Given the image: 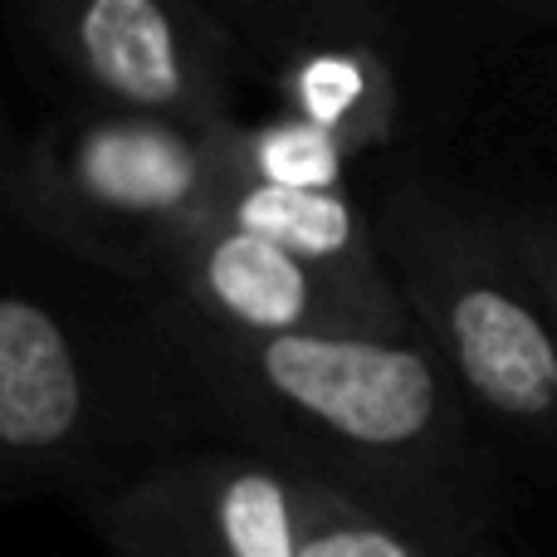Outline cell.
I'll use <instances>...</instances> for the list:
<instances>
[{"label": "cell", "instance_id": "cell-1", "mask_svg": "<svg viewBox=\"0 0 557 557\" xmlns=\"http://www.w3.org/2000/svg\"><path fill=\"white\" fill-rule=\"evenodd\" d=\"M147 308L186 382L250 445L406 513L455 548L450 519L474 470V406L421 333L240 337Z\"/></svg>", "mask_w": 557, "mask_h": 557}, {"label": "cell", "instance_id": "cell-9", "mask_svg": "<svg viewBox=\"0 0 557 557\" xmlns=\"http://www.w3.org/2000/svg\"><path fill=\"white\" fill-rule=\"evenodd\" d=\"M278 113L343 137L357 157L392 147L406 117L401 54L372 39H308L274 59Z\"/></svg>", "mask_w": 557, "mask_h": 557}, {"label": "cell", "instance_id": "cell-12", "mask_svg": "<svg viewBox=\"0 0 557 557\" xmlns=\"http://www.w3.org/2000/svg\"><path fill=\"white\" fill-rule=\"evenodd\" d=\"M298 557H455L450 543L435 539L416 519L337 484L327 504L318 509L308 543Z\"/></svg>", "mask_w": 557, "mask_h": 557}, {"label": "cell", "instance_id": "cell-10", "mask_svg": "<svg viewBox=\"0 0 557 557\" xmlns=\"http://www.w3.org/2000/svg\"><path fill=\"white\" fill-rule=\"evenodd\" d=\"M206 5L235 29V39L240 29H255L250 39H260L274 59L308 39H372L396 54L406 49L396 0H206Z\"/></svg>", "mask_w": 557, "mask_h": 557}, {"label": "cell", "instance_id": "cell-3", "mask_svg": "<svg viewBox=\"0 0 557 557\" xmlns=\"http://www.w3.org/2000/svg\"><path fill=\"white\" fill-rule=\"evenodd\" d=\"M231 123H166L133 113L49 117L5 176V201L35 235L74 260L133 278H152L186 231L215 215L235 182Z\"/></svg>", "mask_w": 557, "mask_h": 557}, {"label": "cell", "instance_id": "cell-7", "mask_svg": "<svg viewBox=\"0 0 557 557\" xmlns=\"http://www.w3.org/2000/svg\"><path fill=\"white\" fill-rule=\"evenodd\" d=\"M143 294L147 304L240 337H406L382 327L362 304L288 250L221 221L186 231L162 255Z\"/></svg>", "mask_w": 557, "mask_h": 557}, {"label": "cell", "instance_id": "cell-11", "mask_svg": "<svg viewBox=\"0 0 557 557\" xmlns=\"http://www.w3.org/2000/svg\"><path fill=\"white\" fill-rule=\"evenodd\" d=\"M231 162L235 176L264 186H294V191H352L357 152L343 137L304 123V117H264V123L231 127Z\"/></svg>", "mask_w": 557, "mask_h": 557}, {"label": "cell", "instance_id": "cell-13", "mask_svg": "<svg viewBox=\"0 0 557 557\" xmlns=\"http://www.w3.org/2000/svg\"><path fill=\"white\" fill-rule=\"evenodd\" d=\"M499 225L509 235L519 264L529 270L533 288H539L543 308H548L557 327V211H539V206H519V211H499Z\"/></svg>", "mask_w": 557, "mask_h": 557}, {"label": "cell", "instance_id": "cell-6", "mask_svg": "<svg viewBox=\"0 0 557 557\" xmlns=\"http://www.w3.org/2000/svg\"><path fill=\"white\" fill-rule=\"evenodd\" d=\"M117 367L98 333L35 288L0 284V470L69 474L117 421Z\"/></svg>", "mask_w": 557, "mask_h": 557}, {"label": "cell", "instance_id": "cell-2", "mask_svg": "<svg viewBox=\"0 0 557 557\" xmlns=\"http://www.w3.org/2000/svg\"><path fill=\"white\" fill-rule=\"evenodd\" d=\"M406 313L450 367L465 401L539 450H557V327L499 211H470L421 176L367 201Z\"/></svg>", "mask_w": 557, "mask_h": 557}, {"label": "cell", "instance_id": "cell-5", "mask_svg": "<svg viewBox=\"0 0 557 557\" xmlns=\"http://www.w3.org/2000/svg\"><path fill=\"white\" fill-rule=\"evenodd\" d=\"M35 39L103 113L231 123L240 39L206 0H20Z\"/></svg>", "mask_w": 557, "mask_h": 557}, {"label": "cell", "instance_id": "cell-14", "mask_svg": "<svg viewBox=\"0 0 557 557\" xmlns=\"http://www.w3.org/2000/svg\"><path fill=\"white\" fill-rule=\"evenodd\" d=\"M504 5L523 10V15H533V20H553L557 25V0H504Z\"/></svg>", "mask_w": 557, "mask_h": 557}, {"label": "cell", "instance_id": "cell-4", "mask_svg": "<svg viewBox=\"0 0 557 557\" xmlns=\"http://www.w3.org/2000/svg\"><path fill=\"white\" fill-rule=\"evenodd\" d=\"M333 490L270 445H215L113 484L98 533L113 557H298Z\"/></svg>", "mask_w": 557, "mask_h": 557}, {"label": "cell", "instance_id": "cell-8", "mask_svg": "<svg viewBox=\"0 0 557 557\" xmlns=\"http://www.w3.org/2000/svg\"><path fill=\"white\" fill-rule=\"evenodd\" d=\"M211 221L250 231L288 250L392 333H421L396 294L382 245H376L372 211L357 191H294V186H264L235 176L215 201Z\"/></svg>", "mask_w": 557, "mask_h": 557}]
</instances>
